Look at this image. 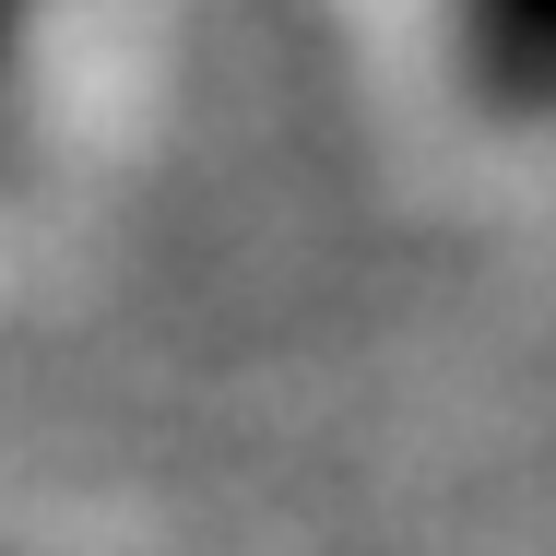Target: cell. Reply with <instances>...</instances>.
Here are the masks:
<instances>
[{
  "mask_svg": "<svg viewBox=\"0 0 556 556\" xmlns=\"http://www.w3.org/2000/svg\"><path fill=\"white\" fill-rule=\"evenodd\" d=\"M0 118H12V12H0Z\"/></svg>",
  "mask_w": 556,
  "mask_h": 556,
  "instance_id": "7a4b0ae2",
  "label": "cell"
},
{
  "mask_svg": "<svg viewBox=\"0 0 556 556\" xmlns=\"http://www.w3.org/2000/svg\"><path fill=\"white\" fill-rule=\"evenodd\" d=\"M462 24V72L485 84V108L556 118V0H450Z\"/></svg>",
  "mask_w": 556,
  "mask_h": 556,
  "instance_id": "6da1fadb",
  "label": "cell"
},
{
  "mask_svg": "<svg viewBox=\"0 0 556 556\" xmlns=\"http://www.w3.org/2000/svg\"><path fill=\"white\" fill-rule=\"evenodd\" d=\"M0 12H12V24H24V0H0Z\"/></svg>",
  "mask_w": 556,
  "mask_h": 556,
  "instance_id": "3957f363",
  "label": "cell"
}]
</instances>
